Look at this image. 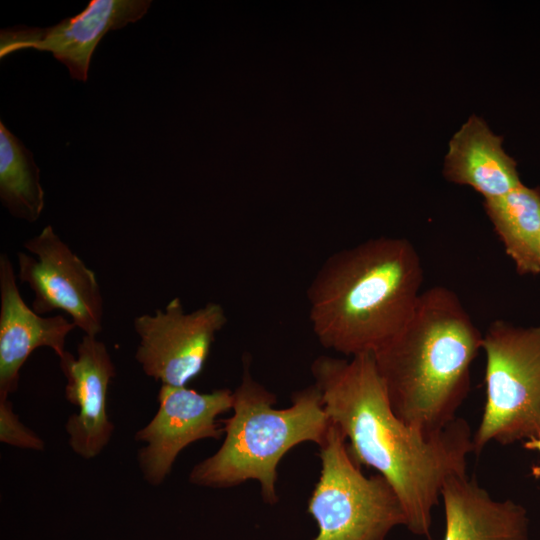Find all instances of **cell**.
Returning <instances> with one entry per match:
<instances>
[{"label": "cell", "instance_id": "obj_1", "mask_svg": "<svg viewBox=\"0 0 540 540\" xmlns=\"http://www.w3.org/2000/svg\"><path fill=\"white\" fill-rule=\"evenodd\" d=\"M329 421L341 430L357 465L378 471L394 489L405 527L431 540L432 512L444 483L466 474L474 452L468 423L456 418L427 437L393 412L373 354L349 360L322 355L311 364Z\"/></svg>", "mask_w": 540, "mask_h": 540}, {"label": "cell", "instance_id": "obj_2", "mask_svg": "<svg viewBox=\"0 0 540 540\" xmlns=\"http://www.w3.org/2000/svg\"><path fill=\"white\" fill-rule=\"evenodd\" d=\"M422 282L421 259L407 239L372 238L338 251L307 290L312 330L337 353L374 354L407 323Z\"/></svg>", "mask_w": 540, "mask_h": 540}, {"label": "cell", "instance_id": "obj_3", "mask_svg": "<svg viewBox=\"0 0 540 540\" xmlns=\"http://www.w3.org/2000/svg\"><path fill=\"white\" fill-rule=\"evenodd\" d=\"M482 338L453 291L422 292L401 331L373 354L394 414L427 437L442 432L469 392Z\"/></svg>", "mask_w": 540, "mask_h": 540}, {"label": "cell", "instance_id": "obj_4", "mask_svg": "<svg viewBox=\"0 0 540 540\" xmlns=\"http://www.w3.org/2000/svg\"><path fill=\"white\" fill-rule=\"evenodd\" d=\"M233 414L223 419L224 440L213 455L197 463L189 482L208 488H231L248 480L260 485L263 500L278 503V465L285 454L304 442L319 446L330 421L322 396L313 384L292 395L289 407L277 409V396L257 382L243 360V374L233 391Z\"/></svg>", "mask_w": 540, "mask_h": 540}, {"label": "cell", "instance_id": "obj_5", "mask_svg": "<svg viewBox=\"0 0 540 540\" xmlns=\"http://www.w3.org/2000/svg\"><path fill=\"white\" fill-rule=\"evenodd\" d=\"M485 404L473 435L474 453L487 444L530 439L540 430V326L493 322L482 338Z\"/></svg>", "mask_w": 540, "mask_h": 540}, {"label": "cell", "instance_id": "obj_6", "mask_svg": "<svg viewBox=\"0 0 540 540\" xmlns=\"http://www.w3.org/2000/svg\"><path fill=\"white\" fill-rule=\"evenodd\" d=\"M319 458L320 477L307 508L318 526L313 540H385L395 527L405 526L392 486L380 474L362 473L333 423L319 446Z\"/></svg>", "mask_w": 540, "mask_h": 540}, {"label": "cell", "instance_id": "obj_7", "mask_svg": "<svg viewBox=\"0 0 540 540\" xmlns=\"http://www.w3.org/2000/svg\"><path fill=\"white\" fill-rule=\"evenodd\" d=\"M228 319L223 306L208 302L186 313L180 298L133 321L139 337L135 359L163 385L186 386L203 370L216 334Z\"/></svg>", "mask_w": 540, "mask_h": 540}, {"label": "cell", "instance_id": "obj_8", "mask_svg": "<svg viewBox=\"0 0 540 540\" xmlns=\"http://www.w3.org/2000/svg\"><path fill=\"white\" fill-rule=\"evenodd\" d=\"M17 253L18 278L33 291L37 314L64 311L86 335L102 331L103 297L95 272L56 234L51 225L28 239Z\"/></svg>", "mask_w": 540, "mask_h": 540}, {"label": "cell", "instance_id": "obj_9", "mask_svg": "<svg viewBox=\"0 0 540 540\" xmlns=\"http://www.w3.org/2000/svg\"><path fill=\"white\" fill-rule=\"evenodd\" d=\"M157 400L156 414L135 435L136 441L145 443L138 452V463L152 485L166 479L188 445L203 439L219 440L224 435L217 417L232 410L234 395L227 388L200 393L186 386L162 384Z\"/></svg>", "mask_w": 540, "mask_h": 540}, {"label": "cell", "instance_id": "obj_10", "mask_svg": "<svg viewBox=\"0 0 540 540\" xmlns=\"http://www.w3.org/2000/svg\"><path fill=\"white\" fill-rule=\"evenodd\" d=\"M150 5V0H91L79 14L50 27L2 29L0 57L24 49L47 51L67 67L72 79L85 82L103 36L140 20Z\"/></svg>", "mask_w": 540, "mask_h": 540}, {"label": "cell", "instance_id": "obj_11", "mask_svg": "<svg viewBox=\"0 0 540 540\" xmlns=\"http://www.w3.org/2000/svg\"><path fill=\"white\" fill-rule=\"evenodd\" d=\"M59 361L66 378L65 397L78 408L66 422L69 445L77 455L92 459L108 445L114 431L107 413L114 363L106 345L86 334L77 345V356L66 351Z\"/></svg>", "mask_w": 540, "mask_h": 540}, {"label": "cell", "instance_id": "obj_12", "mask_svg": "<svg viewBox=\"0 0 540 540\" xmlns=\"http://www.w3.org/2000/svg\"><path fill=\"white\" fill-rule=\"evenodd\" d=\"M75 327L62 315L42 317L29 308L8 255L0 254V399L17 390L20 370L34 350L48 347L61 358Z\"/></svg>", "mask_w": 540, "mask_h": 540}, {"label": "cell", "instance_id": "obj_13", "mask_svg": "<svg viewBox=\"0 0 540 540\" xmlns=\"http://www.w3.org/2000/svg\"><path fill=\"white\" fill-rule=\"evenodd\" d=\"M441 498L443 540H529V520L523 506L510 499H493L467 473L450 477Z\"/></svg>", "mask_w": 540, "mask_h": 540}, {"label": "cell", "instance_id": "obj_14", "mask_svg": "<svg viewBox=\"0 0 540 540\" xmlns=\"http://www.w3.org/2000/svg\"><path fill=\"white\" fill-rule=\"evenodd\" d=\"M444 174L449 181L472 187L485 199L503 196L521 184L515 160L502 148V138L475 115L452 137Z\"/></svg>", "mask_w": 540, "mask_h": 540}, {"label": "cell", "instance_id": "obj_15", "mask_svg": "<svg viewBox=\"0 0 540 540\" xmlns=\"http://www.w3.org/2000/svg\"><path fill=\"white\" fill-rule=\"evenodd\" d=\"M484 208L520 274L540 273V188L522 183Z\"/></svg>", "mask_w": 540, "mask_h": 540}, {"label": "cell", "instance_id": "obj_16", "mask_svg": "<svg viewBox=\"0 0 540 540\" xmlns=\"http://www.w3.org/2000/svg\"><path fill=\"white\" fill-rule=\"evenodd\" d=\"M0 199L11 215L27 222L39 219L44 190L33 154L0 122Z\"/></svg>", "mask_w": 540, "mask_h": 540}, {"label": "cell", "instance_id": "obj_17", "mask_svg": "<svg viewBox=\"0 0 540 540\" xmlns=\"http://www.w3.org/2000/svg\"><path fill=\"white\" fill-rule=\"evenodd\" d=\"M0 441L18 448L44 449V442L20 422L8 398L0 399Z\"/></svg>", "mask_w": 540, "mask_h": 540}, {"label": "cell", "instance_id": "obj_18", "mask_svg": "<svg viewBox=\"0 0 540 540\" xmlns=\"http://www.w3.org/2000/svg\"><path fill=\"white\" fill-rule=\"evenodd\" d=\"M525 449L540 452V430L536 436L526 440L523 444Z\"/></svg>", "mask_w": 540, "mask_h": 540}, {"label": "cell", "instance_id": "obj_19", "mask_svg": "<svg viewBox=\"0 0 540 540\" xmlns=\"http://www.w3.org/2000/svg\"><path fill=\"white\" fill-rule=\"evenodd\" d=\"M532 474L534 477H540V465L532 467Z\"/></svg>", "mask_w": 540, "mask_h": 540}]
</instances>
